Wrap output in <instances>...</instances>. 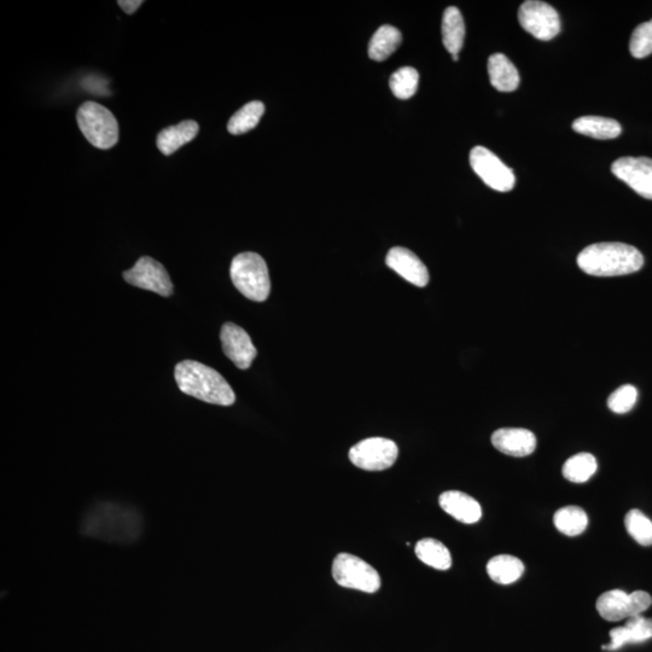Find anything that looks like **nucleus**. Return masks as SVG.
<instances>
[{
  "instance_id": "1",
  "label": "nucleus",
  "mask_w": 652,
  "mask_h": 652,
  "mask_svg": "<svg viewBox=\"0 0 652 652\" xmlns=\"http://www.w3.org/2000/svg\"><path fill=\"white\" fill-rule=\"evenodd\" d=\"M578 265L590 276H625L642 269L644 256L637 248L625 243H596L582 250Z\"/></svg>"
},
{
  "instance_id": "2",
  "label": "nucleus",
  "mask_w": 652,
  "mask_h": 652,
  "mask_svg": "<svg viewBox=\"0 0 652 652\" xmlns=\"http://www.w3.org/2000/svg\"><path fill=\"white\" fill-rule=\"evenodd\" d=\"M174 377L178 388L190 397L213 405L235 404L236 395L229 382L217 370L205 364L184 360L176 366Z\"/></svg>"
},
{
  "instance_id": "3",
  "label": "nucleus",
  "mask_w": 652,
  "mask_h": 652,
  "mask_svg": "<svg viewBox=\"0 0 652 652\" xmlns=\"http://www.w3.org/2000/svg\"><path fill=\"white\" fill-rule=\"evenodd\" d=\"M232 283L247 299L263 302L271 293L269 269L265 260L256 253H242L231 263Z\"/></svg>"
},
{
  "instance_id": "4",
  "label": "nucleus",
  "mask_w": 652,
  "mask_h": 652,
  "mask_svg": "<svg viewBox=\"0 0 652 652\" xmlns=\"http://www.w3.org/2000/svg\"><path fill=\"white\" fill-rule=\"evenodd\" d=\"M78 125L93 147L113 148L119 141V125L109 109L96 102H86L78 110Z\"/></svg>"
},
{
  "instance_id": "5",
  "label": "nucleus",
  "mask_w": 652,
  "mask_h": 652,
  "mask_svg": "<svg viewBox=\"0 0 652 652\" xmlns=\"http://www.w3.org/2000/svg\"><path fill=\"white\" fill-rule=\"evenodd\" d=\"M333 576L337 584L346 589L375 593L381 587V576L377 570L362 558L349 553H340L335 558Z\"/></svg>"
},
{
  "instance_id": "6",
  "label": "nucleus",
  "mask_w": 652,
  "mask_h": 652,
  "mask_svg": "<svg viewBox=\"0 0 652 652\" xmlns=\"http://www.w3.org/2000/svg\"><path fill=\"white\" fill-rule=\"evenodd\" d=\"M651 604L652 598L648 592L636 591L628 595L625 591L613 590L598 598L597 610L604 620L616 622L642 615Z\"/></svg>"
},
{
  "instance_id": "7",
  "label": "nucleus",
  "mask_w": 652,
  "mask_h": 652,
  "mask_svg": "<svg viewBox=\"0 0 652 652\" xmlns=\"http://www.w3.org/2000/svg\"><path fill=\"white\" fill-rule=\"evenodd\" d=\"M518 21L526 32L543 42H549L561 32L560 15L555 8L540 0L523 3L518 10Z\"/></svg>"
},
{
  "instance_id": "8",
  "label": "nucleus",
  "mask_w": 652,
  "mask_h": 652,
  "mask_svg": "<svg viewBox=\"0 0 652 652\" xmlns=\"http://www.w3.org/2000/svg\"><path fill=\"white\" fill-rule=\"evenodd\" d=\"M398 446L384 438H370L360 441L349 451V459L359 469L382 471L393 467L398 459Z\"/></svg>"
},
{
  "instance_id": "9",
  "label": "nucleus",
  "mask_w": 652,
  "mask_h": 652,
  "mask_svg": "<svg viewBox=\"0 0 652 652\" xmlns=\"http://www.w3.org/2000/svg\"><path fill=\"white\" fill-rule=\"evenodd\" d=\"M470 165L489 188L500 192L514 189L516 184L514 172L491 150L475 147L470 151Z\"/></svg>"
},
{
  "instance_id": "10",
  "label": "nucleus",
  "mask_w": 652,
  "mask_h": 652,
  "mask_svg": "<svg viewBox=\"0 0 652 652\" xmlns=\"http://www.w3.org/2000/svg\"><path fill=\"white\" fill-rule=\"evenodd\" d=\"M127 283L133 287L153 291V293L168 298L173 294V283L170 275L159 261L143 256L131 270L124 272Z\"/></svg>"
},
{
  "instance_id": "11",
  "label": "nucleus",
  "mask_w": 652,
  "mask_h": 652,
  "mask_svg": "<svg viewBox=\"0 0 652 652\" xmlns=\"http://www.w3.org/2000/svg\"><path fill=\"white\" fill-rule=\"evenodd\" d=\"M611 172L638 195L652 200V159L649 157H621L611 166Z\"/></svg>"
},
{
  "instance_id": "12",
  "label": "nucleus",
  "mask_w": 652,
  "mask_h": 652,
  "mask_svg": "<svg viewBox=\"0 0 652 652\" xmlns=\"http://www.w3.org/2000/svg\"><path fill=\"white\" fill-rule=\"evenodd\" d=\"M221 345L227 358L238 369L247 370L254 362L258 351L247 331L234 323H226L220 331Z\"/></svg>"
},
{
  "instance_id": "13",
  "label": "nucleus",
  "mask_w": 652,
  "mask_h": 652,
  "mask_svg": "<svg viewBox=\"0 0 652 652\" xmlns=\"http://www.w3.org/2000/svg\"><path fill=\"white\" fill-rule=\"evenodd\" d=\"M386 264L389 269L397 272L400 277L418 288H424L429 283L427 266L409 249L403 247L390 249Z\"/></svg>"
},
{
  "instance_id": "14",
  "label": "nucleus",
  "mask_w": 652,
  "mask_h": 652,
  "mask_svg": "<svg viewBox=\"0 0 652 652\" xmlns=\"http://www.w3.org/2000/svg\"><path fill=\"white\" fill-rule=\"evenodd\" d=\"M492 444L508 456L527 457L535 451L537 438L527 429L504 428L492 435Z\"/></svg>"
},
{
  "instance_id": "15",
  "label": "nucleus",
  "mask_w": 652,
  "mask_h": 652,
  "mask_svg": "<svg viewBox=\"0 0 652 652\" xmlns=\"http://www.w3.org/2000/svg\"><path fill=\"white\" fill-rule=\"evenodd\" d=\"M441 509L465 525H473L481 520L482 508L473 497L459 491L442 493L439 499Z\"/></svg>"
},
{
  "instance_id": "16",
  "label": "nucleus",
  "mask_w": 652,
  "mask_h": 652,
  "mask_svg": "<svg viewBox=\"0 0 652 652\" xmlns=\"http://www.w3.org/2000/svg\"><path fill=\"white\" fill-rule=\"evenodd\" d=\"M610 638L611 643L604 645L603 649L615 651L627 644L644 643L652 638V620L642 615L633 616L625 626L614 628Z\"/></svg>"
},
{
  "instance_id": "17",
  "label": "nucleus",
  "mask_w": 652,
  "mask_h": 652,
  "mask_svg": "<svg viewBox=\"0 0 652 652\" xmlns=\"http://www.w3.org/2000/svg\"><path fill=\"white\" fill-rule=\"evenodd\" d=\"M200 126L194 120L180 122L176 126L165 128L157 136V148L163 155L170 156L199 135Z\"/></svg>"
},
{
  "instance_id": "18",
  "label": "nucleus",
  "mask_w": 652,
  "mask_h": 652,
  "mask_svg": "<svg viewBox=\"0 0 652 652\" xmlns=\"http://www.w3.org/2000/svg\"><path fill=\"white\" fill-rule=\"evenodd\" d=\"M488 75L494 89L500 92H512L520 86V74L515 64L503 54L488 58Z\"/></svg>"
},
{
  "instance_id": "19",
  "label": "nucleus",
  "mask_w": 652,
  "mask_h": 652,
  "mask_svg": "<svg viewBox=\"0 0 652 652\" xmlns=\"http://www.w3.org/2000/svg\"><path fill=\"white\" fill-rule=\"evenodd\" d=\"M465 25L461 11L456 7L445 10L442 17V42L454 61L459 60V52L463 49Z\"/></svg>"
},
{
  "instance_id": "20",
  "label": "nucleus",
  "mask_w": 652,
  "mask_h": 652,
  "mask_svg": "<svg viewBox=\"0 0 652 652\" xmlns=\"http://www.w3.org/2000/svg\"><path fill=\"white\" fill-rule=\"evenodd\" d=\"M573 130L580 135L595 139H614L621 135V125L613 119L602 116H582L573 122Z\"/></svg>"
},
{
  "instance_id": "21",
  "label": "nucleus",
  "mask_w": 652,
  "mask_h": 652,
  "mask_svg": "<svg viewBox=\"0 0 652 652\" xmlns=\"http://www.w3.org/2000/svg\"><path fill=\"white\" fill-rule=\"evenodd\" d=\"M489 578L499 585H511L521 579L525 573V564L517 557L500 555L493 557L487 564Z\"/></svg>"
},
{
  "instance_id": "22",
  "label": "nucleus",
  "mask_w": 652,
  "mask_h": 652,
  "mask_svg": "<svg viewBox=\"0 0 652 652\" xmlns=\"http://www.w3.org/2000/svg\"><path fill=\"white\" fill-rule=\"evenodd\" d=\"M403 43V34L393 26H382L377 29L369 44V56L371 60L382 62L392 56Z\"/></svg>"
},
{
  "instance_id": "23",
  "label": "nucleus",
  "mask_w": 652,
  "mask_h": 652,
  "mask_svg": "<svg viewBox=\"0 0 652 652\" xmlns=\"http://www.w3.org/2000/svg\"><path fill=\"white\" fill-rule=\"evenodd\" d=\"M416 555L419 561L438 570H447L452 567V556L447 547L439 540L422 539L416 545Z\"/></svg>"
},
{
  "instance_id": "24",
  "label": "nucleus",
  "mask_w": 652,
  "mask_h": 652,
  "mask_svg": "<svg viewBox=\"0 0 652 652\" xmlns=\"http://www.w3.org/2000/svg\"><path fill=\"white\" fill-rule=\"evenodd\" d=\"M553 523L567 537H578L589 526V516L579 506H566L556 512Z\"/></svg>"
},
{
  "instance_id": "25",
  "label": "nucleus",
  "mask_w": 652,
  "mask_h": 652,
  "mask_svg": "<svg viewBox=\"0 0 652 652\" xmlns=\"http://www.w3.org/2000/svg\"><path fill=\"white\" fill-rule=\"evenodd\" d=\"M265 113L264 103L254 101L246 104L232 116L227 124V130L231 135H244L259 125L260 119Z\"/></svg>"
},
{
  "instance_id": "26",
  "label": "nucleus",
  "mask_w": 652,
  "mask_h": 652,
  "mask_svg": "<svg viewBox=\"0 0 652 652\" xmlns=\"http://www.w3.org/2000/svg\"><path fill=\"white\" fill-rule=\"evenodd\" d=\"M597 459L591 453L575 454L563 465V476L570 482L584 483L596 474Z\"/></svg>"
},
{
  "instance_id": "27",
  "label": "nucleus",
  "mask_w": 652,
  "mask_h": 652,
  "mask_svg": "<svg viewBox=\"0 0 652 652\" xmlns=\"http://www.w3.org/2000/svg\"><path fill=\"white\" fill-rule=\"evenodd\" d=\"M419 83V74L415 68L404 67L390 77L389 86L393 95L399 100H409L416 95Z\"/></svg>"
},
{
  "instance_id": "28",
  "label": "nucleus",
  "mask_w": 652,
  "mask_h": 652,
  "mask_svg": "<svg viewBox=\"0 0 652 652\" xmlns=\"http://www.w3.org/2000/svg\"><path fill=\"white\" fill-rule=\"evenodd\" d=\"M628 534L642 546L652 545V522L642 511L631 510L625 518Z\"/></svg>"
},
{
  "instance_id": "29",
  "label": "nucleus",
  "mask_w": 652,
  "mask_h": 652,
  "mask_svg": "<svg viewBox=\"0 0 652 652\" xmlns=\"http://www.w3.org/2000/svg\"><path fill=\"white\" fill-rule=\"evenodd\" d=\"M633 57L645 58L652 54V20L634 29L630 42Z\"/></svg>"
},
{
  "instance_id": "30",
  "label": "nucleus",
  "mask_w": 652,
  "mask_h": 652,
  "mask_svg": "<svg viewBox=\"0 0 652 652\" xmlns=\"http://www.w3.org/2000/svg\"><path fill=\"white\" fill-rule=\"evenodd\" d=\"M638 390L631 384L616 389L608 399L609 409L619 415L630 412L637 404Z\"/></svg>"
},
{
  "instance_id": "31",
  "label": "nucleus",
  "mask_w": 652,
  "mask_h": 652,
  "mask_svg": "<svg viewBox=\"0 0 652 652\" xmlns=\"http://www.w3.org/2000/svg\"><path fill=\"white\" fill-rule=\"evenodd\" d=\"M118 4L126 14L132 15L133 13H136L139 8H141L143 2L142 0H120Z\"/></svg>"
}]
</instances>
